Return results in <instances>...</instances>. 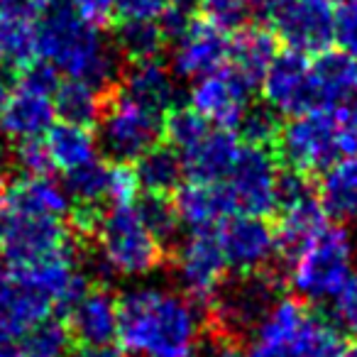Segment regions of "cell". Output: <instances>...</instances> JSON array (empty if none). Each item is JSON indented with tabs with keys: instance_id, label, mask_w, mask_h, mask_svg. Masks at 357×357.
<instances>
[{
	"instance_id": "cell-1",
	"label": "cell",
	"mask_w": 357,
	"mask_h": 357,
	"mask_svg": "<svg viewBox=\"0 0 357 357\" xmlns=\"http://www.w3.org/2000/svg\"><path fill=\"white\" fill-rule=\"evenodd\" d=\"M118 342L128 357H199L204 313L184 291L137 284L118 298Z\"/></svg>"
},
{
	"instance_id": "cell-2",
	"label": "cell",
	"mask_w": 357,
	"mask_h": 357,
	"mask_svg": "<svg viewBox=\"0 0 357 357\" xmlns=\"http://www.w3.org/2000/svg\"><path fill=\"white\" fill-rule=\"evenodd\" d=\"M84 274L74 250L37 262L0 264V331L22 337L35 326L69 308L84 291Z\"/></svg>"
},
{
	"instance_id": "cell-3",
	"label": "cell",
	"mask_w": 357,
	"mask_h": 357,
	"mask_svg": "<svg viewBox=\"0 0 357 357\" xmlns=\"http://www.w3.org/2000/svg\"><path fill=\"white\" fill-rule=\"evenodd\" d=\"M37 56L66 81L103 89L118 74V47L96 22L59 3L37 20Z\"/></svg>"
},
{
	"instance_id": "cell-4",
	"label": "cell",
	"mask_w": 357,
	"mask_h": 357,
	"mask_svg": "<svg viewBox=\"0 0 357 357\" xmlns=\"http://www.w3.org/2000/svg\"><path fill=\"white\" fill-rule=\"evenodd\" d=\"M98 264L103 272L123 279H142L162 262L164 243L154 235L139 204L110 206L93 228Z\"/></svg>"
},
{
	"instance_id": "cell-5",
	"label": "cell",
	"mask_w": 357,
	"mask_h": 357,
	"mask_svg": "<svg viewBox=\"0 0 357 357\" xmlns=\"http://www.w3.org/2000/svg\"><path fill=\"white\" fill-rule=\"evenodd\" d=\"M355 274V240L340 225H331L289 252V287L301 301H331Z\"/></svg>"
},
{
	"instance_id": "cell-6",
	"label": "cell",
	"mask_w": 357,
	"mask_h": 357,
	"mask_svg": "<svg viewBox=\"0 0 357 357\" xmlns=\"http://www.w3.org/2000/svg\"><path fill=\"white\" fill-rule=\"evenodd\" d=\"M164 132L186 178L194 181H223L243 144L233 130L215 128L191 108H174L164 120Z\"/></svg>"
},
{
	"instance_id": "cell-7",
	"label": "cell",
	"mask_w": 357,
	"mask_h": 357,
	"mask_svg": "<svg viewBox=\"0 0 357 357\" xmlns=\"http://www.w3.org/2000/svg\"><path fill=\"white\" fill-rule=\"evenodd\" d=\"M279 154L291 174H323L333 162L350 154L347 135L335 110H311L291 118L279 130Z\"/></svg>"
},
{
	"instance_id": "cell-8",
	"label": "cell",
	"mask_w": 357,
	"mask_h": 357,
	"mask_svg": "<svg viewBox=\"0 0 357 357\" xmlns=\"http://www.w3.org/2000/svg\"><path fill=\"white\" fill-rule=\"evenodd\" d=\"M56 71L47 64H35L22 71V79L8 98L6 113L0 120V132L13 144L42 139L56 123Z\"/></svg>"
},
{
	"instance_id": "cell-9",
	"label": "cell",
	"mask_w": 357,
	"mask_h": 357,
	"mask_svg": "<svg viewBox=\"0 0 357 357\" xmlns=\"http://www.w3.org/2000/svg\"><path fill=\"white\" fill-rule=\"evenodd\" d=\"M164 120L167 115L118 91L103 105L98 142L115 162H137L144 152L159 144Z\"/></svg>"
},
{
	"instance_id": "cell-10",
	"label": "cell",
	"mask_w": 357,
	"mask_h": 357,
	"mask_svg": "<svg viewBox=\"0 0 357 357\" xmlns=\"http://www.w3.org/2000/svg\"><path fill=\"white\" fill-rule=\"evenodd\" d=\"M223 184L233 199L238 215L264 218L279 208L284 172L279 169L269 147L243 142Z\"/></svg>"
},
{
	"instance_id": "cell-11",
	"label": "cell",
	"mask_w": 357,
	"mask_h": 357,
	"mask_svg": "<svg viewBox=\"0 0 357 357\" xmlns=\"http://www.w3.org/2000/svg\"><path fill=\"white\" fill-rule=\"evenodd\" d=\"M71 250L64 218L32 213V211H0V252L6 262H37Z\"/></svg>"
},
{
	"instance_id": "cell-12",
	"label": "cell",
	"mask_w": 357,
	"mask_h": 357,
	"mask_svg": "<svg viewBox=\"0 0 357 357\" xmlns=\"http://www.w3.org/2000/svg\"><path fill=\"white\" fill-rule=\"evenodd\" d=\"M230 267L215 230H189L174 252L178 289L196 303H213L223 291Z\"/></svg>"
},
{
	"instance_id": "cell-13",
	"label": "cell",
	"mask_w": 357,
	"mask_h": 357,
	"mask_svg": "<svg viewBox=\"0 0 357 357\" xmlns=\"http://www.w3.org/2000/svg\"><path fill=\"white\" fill-rule=\"evenodd\" d=\"M264 103L274 115L298 118L318 110L316 84H313V59L298 52L284 50L274 56L272 66L259 81Z\"/></svg>"
},
{
	"instance_id": "cell-14",
	"label": "cell",
	"mask_w": 357,
	"mask_h": 357,
	"mask_svg": "<svg viewBox=\"0 0 357 357\" xmlns=\"http://www.w3.org/2000/svg\"><path fill=\"white\" fill-rule=\"evenodd\" d=\"M230 42L233 37L218 22L208 17H201V20L191 17L189 25L172 37V66L169 69L178 79H204L228 64Z\"/></svg>"
},
{
	"instance_id": "cell-15",
	"label": "cell",
	"mask_w": 357,
	"mask_h": 357,
	"mask_svg": "<svg viewBox=\"0 0 357 357\" xmlns=\"http://www.w3.org/2000/svg\"><path fill=\"white\" fill-rule=\"evenodd\" d=\"M274 32L284 47L306 56H318L335 42L333 0H291L272 15Z\"/></svg>"
},
{
	"instance_id": "cell-16",
	"label": "cell",
	"mask_w": 357,
	"mask_h": 357,
	"mask_svg": "<svg viewBox=\"0 0 357 357\" xmlns=\"http://www.w3.org/2000/svg\"><path fill=\"white\" fill-rule=\"evenodd\" d=\"M252 86L243 81L233 69L213 71V74L196 79L189 93V108L196 110L204 120H208L215 128L233 130L240 128L245 115L252 110L250 100Z\"/></svg>"
},
{
	"instance_id": "cell-17",
	"label": "cell",
	"mask_w": 357,
	"mask_h": 357,
	"mask_svg": "<svg viewBox=\"0 0 357 357\" xmlns=\"http://www.w3.org/2000/svg\"><path fill=\"white\" fill-rule=\"evenodd\" d=\"M215 235L228 267L240 274L262 272L279 252L277 230L269 228L264 218L255 215H233L215 228Z\"/></svg>"
},
{
	"instance_id": "cell-18",
	"label": "cell",
	"mask_w": 357,
	"mask_h": 357,
	"mask_svg": "<svg viewBox=\"0 0 357 357\" xmlns=\"http://www.w3.org/2000/svg\"><path fill=\"white\" fill-rule=\"evenodd\" d=\"M277 298V284L269 277L259 272L243 274V279H238L233 287H223V291L215 296V321L225 328V333H255Z\"/></svg>"
},
{
	"instance_id": "cell-19",
	"label": "cell",
	"mask_w": 357,
	"mask_h": 357,
	"mask_svg": "<svg viewBox=\"0 0 357 357\" xmlns=\"http://www.w3.org/2000/svg\"><path fill=\"white\" fill-rule=\"evenodd\" d=\"M277 213L279 225L274 230L279 238V250H287V255L308 243L328 225V213L323 211L318 196L303 184V176L291 172L284 174Z\"/></svg>"
},
{
	"instance_id": "cell-20",
	"label": "cell",
	"mask_w": 357,
	"mask_h": 357,
	"mask_svg": "<svg viewBox=\"0 0 357 357\" xmlns=\"http://www.w3.org/2000/svg\"><path fill=\"white\" fill-rule=\"evenodd\" d=\"M174 211L189 230H215L220 223L238 215L223 181H194L186 178L174 191Z\"/></svg>"
},
{
	"instance_id": "cell-21",
	"label": "cell",
	"mask_w": 357,
	"mask_h": 357,
	"mask_svg": "<svg viewBox=\"0 0 357 357\" xmlns=\"http://www.w3.org/2000/svg\"><path fill=\"white\" fill-rule=\"evenodd\" d=\"M69 331L81 345H110L118 337V298L108 289H84L69 306Z\"/></svg>"
},
{
	"instance_id": "cell-22",
	"label": "cell",
	"mask_w": 357,
	"mask_h": 357,
	"mask_svg": "<svg viewBox=\"0 0 357 357\" xmlns=\"http://www.w3.org/2000/svg\"><path fill=\"white\" fill-rule=\"evenodd\" d=\"M318 110H335L357 96V56L347 52H323L313 59Z\"/></svg>"
},
{
	"instance_id": "cell-23",
	"label": "cell",
	"mask_w": 357,
	"mask_h": 357,
	"mask_svg": "<svg viewBox=\"0 0 357 357\" xmlns=\"http://www.w3.org/2000/svg\"><path fill=\"white\" fill-rule=\"evenodd\" d=\"M3 206L66 220L71 211V196L66 186L52 178L50 174H35V176H20L17 181H13L3 196Z\"/></svg>"
},
{
	"instance_id": "cell-24",
	"label": "cell",
	"mask_w": 357,
	"mask_h": 357,
	"mask_svg": "<svg viewBox=\"0 0 357 357\" xmlns=\"http://www.w3.org/2000/svg\"><path fill=\"white\" fill-rule=\"evenodd\" d=\"M120 91L154 108L157 113L169 115L176 100V76L159 59L132 61V66L125 71Z\"/></svg>"
},
{
	"instance_id": "cell-25",
	"label": "cell",
	"mask_w": 357,
	"mask_h": 357,
	"mask_svg": "<svg viewBox=\"0 0 357 357\" xmlns=\"http://www.w3.org/2000/svg\"><path fill=\"white\" fill-rule=\"evenodd\" d=\"M98 137L91 130V125L79 123H54V128L45 135V147L50 154L52 169L69 174L79 167L98 159Z\"/></svg>"
},
{
	"instance_id": "cell-26",
	"label": "cell",
	"mask_w": 357,
	"mask_h": 357,
	"mask_svg": "<svg viewBox=\"0 0 357 357\" xmlns=\"http://www.w3.org/2000/svg\"><path fill=\"white\" fill-rule=\"evenodd\" d=\"M316 196L328 218L357 220V154H345L323 172Z\"/></svg>"
},
{
	"instance_id": "cell-27",
	"label": "cell",
	"mask_w": 357,
	"mask_h": 357,
	"mask_svg": "<svg viewBox=\"0 0 357 357\" xmlns=\"http://www.w3.org/2000/svg\"><path fill=\"white\" fill-rule=\"evenodd\" d=\"M277 54L279 52L277 45H274V37L269 32L259 30V27H250V30H243L233 37L225 66L233 69L250 86H255L264 79Z\"/></svg>"
},
{
	"instance_id": "cell-28",
	"label": "cell",
	"mask_w": 357,
	"mask_h": 357,
	"mask_svg": "<svg viewBox=\"0 0 357 357\" xmlns=\"http://www.w3.org/2000/svg\"><path fill=\"white\" fill-rule=\"evenodd\" d=\"M135 174H137L139 191L157 199H167L169 194L184 184V164L178 159L174 147H152L135 162Z\"/></svg>"
},
{
	"instance_id": "cell-29",
	"label": "cell",
	"mask_w": 357,
	"mask_h": 357,
	"mask_svg": "<svg viewBox=\"0 0 357 357\" xmlns=\"http://www.w3.org/2000/svg\"><path fill=\"white\" fill-rule=\"evenodd\" d=\"M37 59V20L0 10V71H25Z\"/></svg>"
},
{
	"instance_id": "cell-30",
	"label": "cell",
	"mask_w": 357,
	"mask_h": 357,
	"mask_svg": "<svg viewBox=\"0 0 357 357\" xmlns=\"http://www.w3.org/2000/svg\"><path fill=\"white\" fill-rule=\"evenodd\" d=\"M56 115L66 123L91 125L103 113V96L98 86L84 81H64L56 89Z\"/></svg>"
},
{
	"instance_id": "cell-31",
	"label": "cell",
	"mask_w": 357,
	"mask_h": 357,
	"mask_svg": "<svg viewBox=\"0 0 357 357\" xmlns=\"http://www.w3.org/2000/svg\"><path fill=\"white\" fill-rule=\"evenodd\" d=\"M164 45L167 35L159 22H120V32L115 37L118 54H125L130 61L157 59Z\"/></svg>"
},
{
	"instance_id": "cell-32",
	"label": "cell",
	"mask_w": 357,
	"mask_h": 357,
	"mask_svg": "<svg viewBox=\"0 0 357 357\" xmlns=\"http://www.w3.org/2000/svg\"><path fill=\"white\" fill-rule=\"evenodd\" d=\"M108 164L96 159V162L86 164V167H79L74 172L64 174V186L69 191L71 201H76L84 208H96L100 201L108 199Z\"/></svg>"
},
{
	"instance_id": "cell-33",
	"label": "cell",
	"mask_w": 357,
	"mask_h": 357,
	"mask_svg": "<svg viewBox=\"0 0 357 357\" xmlns=\"http://www.w3.org/2000/svg\"><path fill=\"white\" fill-rule=\"evenodd\" d=\"M71 337L74 335H71L69 326L50 318V321L35 326L30 333H25L20 347L25 357H66Z\"/></svg>"
},
{
	"instance_id": "cell-34",
	"label": "cell",
	"mask_w": 357,
	"mask_h": 357,
	"mask_svg": "<svg viewBox=\"0 0 357 357\" xmlns=\"http://www.w3.org/2000/svg\"><path fill=\"white\" fill-rule=\"evenodd\" d=\"M184 0H115V15L120 22H159L174 6Z\"/></svg>"
},
{
	"instance_id": "cell-35",
	"label": "cell",
	"mask_w": 357,
	"mask_h": 357,
	"mask_svg": "<svg viewBox=\"0 0 357 357\" xmlns=\"http://www.w3.org/2000/svg\"><path fill=\"white\" fill-rule=\"evenodd\" d=\"M331 316L337 331L357 337V272L331 298Z\"/></svg>"
},
{
	"instance_id": "cell-36",
	"label": "cell",
	"mask_w": 357,
	"mask_h": 357,
	"mask_svg": "<svg viewBox=\"0 0 357 357\" xmlns=\"http://www.w3.org/2000/svg\"><path fill=\"white\" fill-rule=\"evenodd\" d=\"M279 115H274L269 108H252L245 120L240 123V130H243L245 142L250 144H259V147H269V142L279 137Z\"/></svg>"
},
{
	"instance_id": "cell-37",
	"label": "cell",
	"mask_w": 357,
	"mask_h": 357,
	"mask_svg": "<svg viewBox=\"0 0 357 357\" xmlns=\"http://www.w3.org/2000/svg\"><path fill=\"white\" fill-rule=\"evenodd\" d=\"M139 208H142L144 220L149 223V228L154 230V235H157L162 243H167V240H172L174 235H176V230H178V225H181V223H178L174 206L167 204V199L147 196V201H142V204H139Z\"/></svg>"
},
{
	"instance_id": "cell-38",
	"label": "cell",
	"mask_w": 357,
	"mask_h": 357,
	"mask_svg": "<svg viewBox=\"0 0 357 357\" xmlns=\"http://www.w3.org/2000/svg\"><path fill=\"white\" fill-rule=\"evenodd\" d=\"M139 181L135 167H128V162H118L108 172V201L110 206L137 204Z\"/></svg>"
},
{
	"instance_id": "cell-39",
	"label": "cell",
	"mask_w": 357,
	"mask_h": 357,
	"mask_svg": "<svg viewBox=\"0 0 357 357\" xmlns=\"http://www.w3.org/2000/svg\"><path fill=\"white\" fill-rule=\"evenodd\" d=\"M199 6L208 20L230 30V27H238L245 22V17L250 15V8H252V0H199Z\"/></svg>"
},
{
	"instance_id": "cell-40",
	"label": "cell",
	"mask_w": 357,
	"mask_h": 357,
	"mask_svg": "<svg viewBox=\"0 0 357 357\" xmlns=\"http://www.w3.org/2000/svg\"><path fill=\"white\" fill-rule=\"evenodd\" d=\"M15 167L22 172V176H35V174H50V154L45 147V137L30 139V142H17L13 149Z\"/></svg>"
},
{
	"instance_id": "cell-41",
	"label": "cell",
	"mask_w": 357,
	"mask_h": 357,
	"mask_svg": "<svg viewBox=\"0 0 357 357\" xmlns=\"http://www.w3.org/2000/svg\"><path fill=\"white\" fill-rule=\"evenodd\" d=\"M335 42L342 52L357 56V0H340L335 8Z\"/></svg>"
},
{
	"instance_id": "cell-42",
	"label": "cell",
	"mask_w": 357,
	"mask_h": 357,
	"mask_svg": "<svg viewBox=\"0 0 357 357\" xmlns=\"http://www.w3.org/2000/svg\"><path fill=\"white\" fill-rule=\"evenodd\" d=\"M243 357H306L301 347L287 340H272V337H259L250 342V347L243 352Z\"/></svg>"
},
{
	"instance_id": "cell-43",
	"label": "cell",
	"mask_w": 357,
	"mask_h": 357,
	"mask_svg": "<svg viewBox=\"0 0 357 357\" xmlns=\"http://www.w3.org/2000/svg\"><path fill=\"white\" fill-rule=\"evenodd\" d=\"M64 3L96 25H103L115 15V0H64Z\"/></svg>"
},
{
	"instance_id": "cell-44",
	"label": "cell",
	"mask_w": 357,
	"mask_h": 357,
	"mask_svg": "<svg viewBox=\"0 0 357 357\" xmlns=\"http://www.w3.org/2000/svg\"><path fill=\"white\" fill-rule=\"evenodd\" d=\"M50 8L52 0H0V10L27 17V20H40Z\"/></svg>"
},
{
	"instance_id": "cell-45",
	"label": "cell",
	"mask_w": 357,
	"mask_h": 357,
	"mask_svg": "<svg viewBox=\"0 0 357 357\" xmlns=\"http://www.w3.org/2000/svg\"><path fill=\"white\" fill-rule=\"evenodd\" d=\"M199 357H243V352H240L230 340L220 337V340H215L213 345H208L206 350H201Z\"/></svg>"
},
{
	"instance_id": "cell-46",
	"label": "cell",
	"mask_w": 357,
	"mask_h": 357,
	"mask_svg": "<svg viewBox=\"0 0 357 357\" xmlns=\"http://www.w3.org/2000/svg\"><path fill=\"white\" fill-rule=\"evenodd\" d=\"M76 357H128L120 345H84Z\"/></svg>"
},
{
	"instance_id": "cell-47",
	"label": "cell",
	"mask_w": 357,
	"mask_h": 357,
	"mask_svg": "<svg viewBox=\"0 0 357 357\" xmlns=\"http://www.w3.org/2000/svg\"><path fill=\"white\" fill-rule=\"evenodd\" d=\"M287 3H291V0H252V8L267 13V15H274V13L282 10Z\"/></svg>"
},
{
	"instance_id": "cell-48",
	"label": "cell",
	"mask_w": 357,
	"mask_h": 357,
	"mask_svg": "<svg viewBox=\"0 0 357 357\" xmlns=\"http://www.w3.org/2000/svg\"><path fill=\"white\" fill-rule=\"evenodd\" d=\"M10 93H13L10 84H8L6 74L0 71V120H3V113H6V105H8V98H10Z\"/></svg>"
},
{
	"instance_id": "cell-49",
	"label": "cell",
	"mask_w": 357,
	"mask_h": 357,
	"mask_svg": "<svg viewBox=\"0 0 357 357\" xmlns=\"http://www.w3.org/2000/svg\"><path fill=\"white\" fill-rule=\"evenodd\" d=\"M0 357H25L20 345H13V342H0Z\"/></svg>"
},
{
	"instance_id": "cell-50",
	"label": "cell",
	"mask_w": 357,
	"mask_h": 357,
	"mask_svg": "<svg viewBox=\"0 0 357 357\" xmlns=\"http://www.w3.org/2000/svg\"><path fill=\"white\" fill-rule=\"evenodd\" d=\"M335 357H357V345H345Z\"/></svg>"
},
{
	"instance_id": "cell-51",
	"label": "cell",
	"mask_w": 357,
	"mask_h": 357,
	"mask_svg": "<svg viewBox=\"0 0 357 357\" xmlns=\"http://www.w3.org/2000/svg\"><path fill=\"white\" fill-rule=\"evenodd\" d=\"M0 211H3V196H0Z\"/></svg>"
},
{
	"instance_id": "cell-52",
	"label": "cell",
	"mask_w": 357,
	"mask_h": 357,
	"mask_svg": "<svg viewBox=\"0 0 357 357\" xmlns=\"http://www.w3.org/2000/svg\"><path fill=\"white\" fill-rule=\"evenodd\" d=\"M0 335H3V331H0Z\"/></svg>"
}]
</instances>
